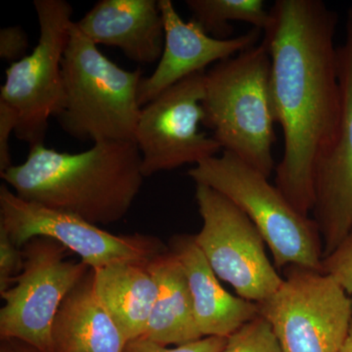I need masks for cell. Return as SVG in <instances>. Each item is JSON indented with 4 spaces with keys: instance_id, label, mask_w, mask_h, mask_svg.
<instances>
[{
    "instance_id": "cell-18",
    "label": "cell",
    "mask_w": 352,
    "mask_h": 352,
    "mask_svg": "<svg viewBox=\"0 0 352 352\" xmlns=\"http://www.w3.org/2000/svg\"><path fill=\"white\" fill-rule=\"evenodd\" d=\"M95 289L129 340L144 336L157 295L147 265L117 263L94 270Z\"/></svg>"
},
{
    "instance_id": "cell-4",
    "label": "cell",
    "mask_w": 352,
    "mask_h": 352,
    "mask_svg": "<svg viewBox=\"0 0 352 352\" xmlns=\"http://www.w3.org/2000/svg\"><path fill=\"white\" fill-rule=\"evenodd\" d=\"M65 106L60 126L78 140L135 141L141 69L126 71L102 54L76 22L62 60Z\"/></svg>"
},
{
    "instance_id": "cell-3",
    "label": "cell",
    "mask_w": 352,
    "mask_h": 352,
    "mask_svg": "<svg viewBox=\"0 0 352 352\" xmlns=\"http://www.w3.org/2000/svg\"><path fill=\"white\" fill-rule=\"evenodd\" d=\"M271 60L261 41L206 72L203 124L224 152L270 178L276 135L270 92Z\"/></svg>"
},
{
    "instance_id": "cell-7",
    "label": "cell",
    "mask_w": 352,
    "mask_h": 352,
    "mask_svg": "<svg viewBox=\"0 0 352 352\" xmlns=\"http://www.w3.org/2000/svg\"><path fill=\"white\" fill-rule=\"evenodd\" d=\"M258 305L284 352H342L352 300L328 275L288 266L280 289Z\"/></svg>"
},
{
    "instance_id": "cell-25",
    "label": "cell",
    "mask_w": 352,
    "mask_h": 352,
    "mask_svg": "<svg viewBox=\"0 0 352 352\" xmlns=\"http://www.w3.org/2000/svg\"><path fill=\"white\" fill-rule=\"evenodd\" d=\"M17 126V119L12 109L0 100V175L13 166L9 139Z\"/></svg>"
},
{
    "instance_id": "cell-5",
    "label": "cell",
    "mask_w": 352,
    "mask_h": 352,
    "mask_svg": "<svg viewBox=\"0 0 352 352\" xmlns=\"http://www.w3.org/2000/svg\"><path fill=\"white\" fill-rule=\"evenodd\" d=\"M188 175L248 215L272 252L275 267L296 265L322 273L323 245L314 220L300 214L259 171L223 151L197 164Z\"/></svg>"
},
{
    "instance_id": "cell-20",
    "label": "cell",
    "mask_w": 352,
    "mask_h": 352,
    "mask_svg": "<svg viewBox=\"0 0 352 352\" xmlns=\"http://www.w3.org/2000/svg\"><path fill=\"white\" fill-rule=\"evenodd\" d=\"M221 352H284L270 322L261 315L229 336Z\"/></svg>"
},
{
    "instance_id": "cell-14",
    "label": "cell",
    "mask_w": 352,
    "mask_h": 352,
    "mask_svg": "<svg viewBox=\"0 0 352 352\" xmlns=\"http://www.w3.org/2000/svg\"><path fill=\"white\" fill-rule=\"evenodd\" d=\"M76 24L97 46L120 48L138 63H155L163 54L164 21L156 0H100Z\"/></svg>"
},
{
    "instance_id": "cell-16",
    "label": "cell",
    "mask_w": 352,
    "mask_h": 352,
    "mask_svg": "<svg viewBox=\"0 0 352 352\" xmlns=\"http://www.w3.org/2000/svg\"><path fill=\"white\" fill-rule=\"evenodd\" d=\"M127 340L95 289L90 268L58 310L52 352H124Z\"/></svg>"
},
{
    "instance_id": "cell-13",
    "label": "cell",
    "mask_w": 352,
    "mask_h": 352,
    "mask_svg": "<svg viewBox=\"0 0 352 352\" xmlns=\"http://www.w3.org/2000/svg\"><path fill=\"white\" fill-rule=\"evenodd\" d=\"M163 16V54L151 76L143 78L138 88V103L144 107L162 92L195 74L258 44L263 31L250 30L228 39L215 38L190 20L185 22L171 0H159Z\"/></svg>"
},
{
    "instance_id": "cell-24",
    "label": "cell",
    "mask_w": 352,
    "mask_h": 352,
    "mask_svg": "<svg viewBox=\"0 0 352 352\" xmlns=\"http://www.w3.org/2000/svg\"><path fill=\"white\" fill-rule=\"evenodd\" d=\"M29 36L20 25L2 28L0 30V57L11 64L27 56Z\"/></svg>"
},
{
    "instance_id": "cell-8",
    "label": "cell",
    "mask_w": 352,
    "mask_h": 352,
    "mask_svg": "<svg viewBox=\"0 0 352 352\" xmlns=\"http://www.w3.org/2000/svg\"><path fill=\"white\" fill-rule=\"evenodd\" d=\"M24 265L12 286L0 294V339L18 340L52 352V327L62 302L90 270L83 261L67 259L68 250L46 237L22 247Z\"/></svg>"
},
{
    "instance_id": "cell-21",
    "label": "cell",
    "mask_w": 352,
    "mask_h": 352,
    "mask_svg": "<svg viewBox=\"0 0 352 352\" xmlns=\"http://www.w3.org/2000/svg\"><path fill=\"white\" fill-rule=\"evenodd\" d=\"M322 273L332 278L352 300V230L322 259Z\"/></svg>"
},
{
    "instance_id": "cell-10",
    "label": "cell",
    "mask_w": 352,
    "mask_h": 352,
    "mask_svg": "<svg viewBox=\"0 0 352 352\" xmlns=\"http://www.w3.org/2000/svg\"><path fill=\"white\" fill-rule=\"evenodd\" d=\"M0 226L18 247L34 237L50 238L94 270L117 263L147 265L168 251L154 236L116 235L76 215L25 201L6 183L0 186Z\"/></svg>"
},
{
    "instance_id": "cell-1",
    "label": "cell",
    "mask_w": 352,
    "mask_h": 352,
    "mask_svg": "<svg viewBox=\"0 0 352 352\" xmlns=\"http://www.w3.org/2000/svg\"><path fill=\"white\" fill-rule=\"evenodd\" d=\"M270 12L263 41L270 55L273 113L284 135L275 186L309 217L315 171L339 131V19L320 0H277Z\"/></svg>"
},
{
    "instance_id": "cell-22",
    "label": "cell",
    "mask_w": 352,
    "mask_h": 352,
    "mask_svg": "<svg viewBox=\"0 0 352 352\" xmlns=\"http://www.w3.org/2000/svg\"><path fill=\"white\" fill-rule=\"evenodd\" d=\"M227 340L228 338L206 337L170 349L142 336L129 340L124 352H221L226 346Z\"/></svg>"
},
{
    "instance_id": "cell-9",
    "label": "cell",
    "mask_w": 352,
    "mask_h": 352,
    "mask_svg": "<svg viewBox=\"0 0 352 352\" xmlns=\"http://www.w3.org/2000/svg\"><path fill=\"white\" fill-rule=\"evenodd\" d=\"M196 201L203 226L194 237L215 275L250 302H263L274 295L284 278L268 258L265 242L252 220L206 185L197 184Z\"/></svg>"
},
{
    "instance_id": "cell-27",
    "label": "cell",
    "mask_w": 352,
    "mask_h": 352,
    "mask_svg": "<svg viewBox=\"0 0 352 352\" xmlns=\"http://www.w3.org/2000/svg\"><path fill=\"white\" fill-rule=\"evenodd\" d=\"M342 352H352V322L351 329H349V336H347L344 346L342 347Z\"/></svg>"
},
{
    "instance_id": "cell-17",
    "label": "cell",
    "mask_w": 352,
    "mask_h": 352,
    "mask_svg": "<svg viewBox=\"0 0 352 352\" xmlns=\"http://www.w3.org/2000/svg\"><path fill=\"white\" fill-rule=\"evenodd\" d=\"M147 270L156 280L157 295L144 337L166 346L203 339L186 276L175 254L168 249Z\"/></svg>"
},
{
    "instance_id": "cell-2",
    "label": "cell",
    "mask_w": 352,
    "mask_h": 352,
    "mask_svg": "<svg viewBox=\"0 0 352 352\" xmlns=\"http://www.w3.org/2000/svg\"><path fill=\"white\" fill-rule=\"evenodd\" d=\"M0 176L20 198L97 226L124 219L145 178L138 145L127 141H102L75 154L36 145Z\"/></svg>"
},
{
    "instance_id": "cell-6",
    "label": "cell",
    "mask_w": 352,
    "mask_h": 352,
    "mask_svg": "<svg viewBox=\"0 0 352 352\" xmlns=\"http://www.w3.org/2000/svg\"><path fill=\"white\" fill-rule=\"evenodd\" d=\"M39 39L30 54L10 64L0 100L17 119L15 134L30 148L43 144L48 122L65 106L62 60L71 32L73 7L65 0H36Z\"/></svg>"
},
{
    "instance_id": "cell-11",
    "label": "cell",
    "mask_w": 352,
    "mask_h": 352,
    "mask_svg": "<svg viewBox=\"0 0 352 352\" xmlns=\"http://www.w3.org/2000/svg\"><path fill=\"white\" fill-rule=\"evenodd\" d=\"M206 72L168 88L141 109L135 144L142 157V173L149 177L184 164H197L217 156L221 147L200 131Z\"/></svg>"
},
{
    "instance_id": "cell-23",
    "label": "cell",
    "mask_w": 352,
    "mask_h": 352,
    "mask_svg": "<svg viewBox=\"0 0 352 352\" xmlns=\"http://www.w3.org/2000/svg\"><path fill=\"white\" fill-rule=\"evenodd\" d=\"M24 265L22 248L11 240L0 226V294L4 293L19 276Z\"/></svg>"
},
{
    "instance_id": "cell-26",
    "label": "cell",
    "mask_w": 352,
    "mask_h": 352,
    "mask_svg": "<svg viewBox=\"0 0 352 352\" xmlns=\"http://www.w3.org/2000/svg\"><path fill=\"white\" fill-rule=\"evenodd\" d=\"M0 352H43L18 340H1Z\"/></svg>"
},
{
    "instance_id": "cell-12",
    "label": "cell",
    "mask_w": 352,
    "mask_h": 352,
    "mask_svg": "<svg viewBox=\"0 0 352 352\" xmlns=\"http://www.w3.org/2000/svg\"><path fill=\"white\" fill-rule=\"evenodd\" d=\"M342 94L339 131L315 171L314 219L323 245V258L352 230V10L346 38L338 46Z\"/></svg>"
},
{
    "instance_id": "cell-15",
    "label": "cell",
    "mask_w": 352,
    "mask_h": 352,
    "mask_svg": "<svg viewBox=\"0 0 352 352\" xmlns=\"http://www.w3.org/2000/svg\"><path fill=\"white\" fill-rule=\"evenodd\" d=\"M168 249L182 264L204 338H228L261 315L258 303L232 296L223 289L194 235L176 234Z\"/></svg>"
},
{
    "instance_id": "cell-19",
    "label": "cell",
    "mask_w": 352,
    "mask_h": 352,
    "mask_svg": "<svg viewBox=\"0 0 352 352\" xmlns=\"http://www.w3.org/2000/svg\"><path fill=\"white\" fill-rule=\"evenodd\" d=\"M192 20L215 38H231L233 28L229 22H245L264 31L270 12L263 0H187Z\"/></svg>"
}]
</instances>
